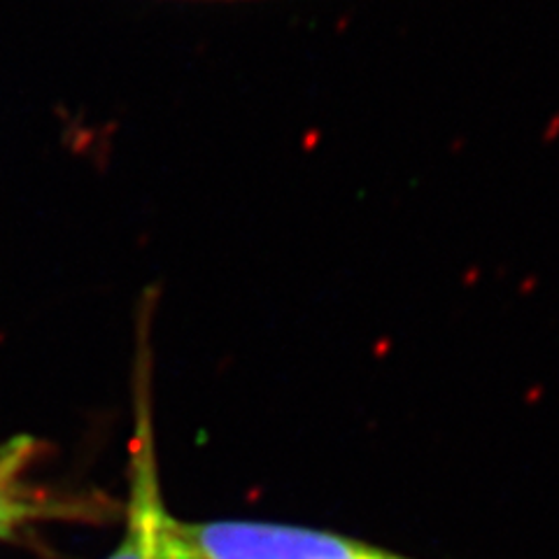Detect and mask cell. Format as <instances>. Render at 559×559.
Listing matches in <instances>:
<instances>
[{
    "mask_svg": "<svg viewBox=\"0 0 559 559\" xmlns=\"http://www.w3.org/2000/svg\"><path fill=\"white\" fill-rule=\"evenodd\" d=\"M173 559H415L338 532L283 522L170 524Z\"/></svg>",
    "mask_w": 559,
    "mask_h": 559,
    "instance_id": "6da1fadb",
    "label": "cell"
},
{
    "mask_svg": "<svg viewBox=\"0 0 559 559\" xmlns=\"http://www.w3.org/2000/svg\"><path fill=\"white\" fill-rule=\"evenodd\" d=\"M170 524L173 518L164 509L159 497V483H156L150 433L143 431V439L135 443L133 457V497L129 530L110 559H173Z\"/></svg>",
    "mask_w": 559,
    "mask_h": 559,
    "instance_id": "7a4b0ae2",
    "label": "cell"
},
{
    "mask_svg": "<svg viewBox=\"0 0 559 559\" xmlns=\"http://www.w3.org/2000/svg\"><path fill=\"white\" fill-rule=\"evenodd\" d=\"M26 450L24 441L0 450V536H8L16 524H22L35 513V506L20 495V485L14 480Z\"/></svg>",
    "mask_w": 559,
    "mask_h": 559,
    "instance_id": "3957f363",
    "label": "cell"
}]
</instances>
